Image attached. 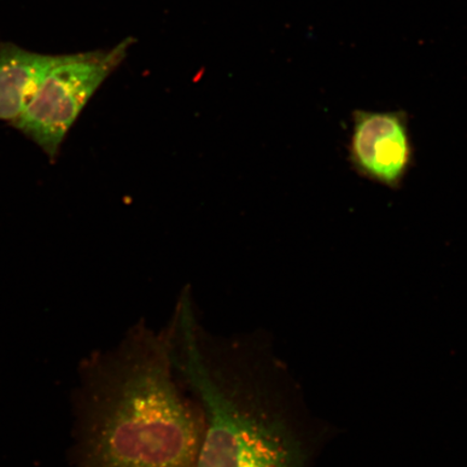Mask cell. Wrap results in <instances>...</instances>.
<instances>
[{
    "instance_id": "1",
    "label": "cell",
    "mask_w": 467,
    "mask_h": 467,
    "mask_svg": "<svg viewBox=\"0 0 467 467\" xmlns=\"http://www.w3.org/2000/svg\"><path fill=\"white\" fill-rule=\"evenodd\" d=\"M166 328L175 373L202 412L197 467L312 466L320 431L265 332L210 330L189 287Z\"/></svg>"
},
{
    "instance_id": "2",
    "label": "cell",
    "mask_w": 467,
    "mask_h": 467,
    "mask_svg": "<svg viewBox=\"0 0 467 467\" xmlns=\"http://www.w3.org/2000/svg\"><path fill=\"white\" fill-rule=\"evenodd\" d=\"M74 467H197L202 417L166 326L138 320L80 366Z\"/></svg>"
},
{
    "instance_id": "3",
    "label": "cell",
    "mask_w": 467,
    "mask_h": 467,
    "mask_svg": "<svg viewBox=\"0 0 467 467\" xmlns=\"http://www.w3.org/2000/svg\"><path fill=\"white\" fill-rule=\"evenodd\" d=\"M131 45L128 38L112 49L62 56L9 125L55 161L74 122L99 87L125 60Z\"/></svg>"
},
{
    "instance_id": "4",
    "label": "cell",
    "mask_w": 467,
    "mask_h": 467,
    "mask_svg": "<svg viewBox=\"0 0 467 467\" xmlns=\"http://www.w3.org/2000/svg\"><path fill=\"white\" fill-rule=\"evenodd\" d=\"M348 160L371 182L397 190L413 163V146L404 112L353 113Z\"/></svg>"
},
{
    "instance_id": "5",
    "label": "cell",
    "mask_w": 467,
    "mask_h": 467,
    "mask_svg": "<svg viewBox=\"0 0 467 467\" xmlns=\"http://www.w3.org/2000/svg\"><path fill=\"white\" fill-rule=\"evenodd\" d=\"M62 56L27 51L13 44L0 46V120L15 121L40 81Z\"/></svg>"
}]
</instances>
